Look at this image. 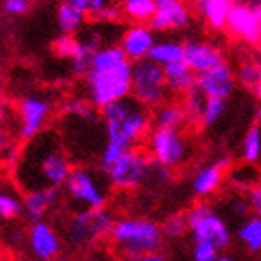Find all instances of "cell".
Wrapping results in <instances>:
<instances>
[{"instance_id":"obj_37","label":"cell","mask_w":261,"mask_h":261,"mask_svg":"<svg viewBox=\"0 0 261 261\" xmlns=\"http://www.w3.org/2000/svg\"><path fill=\"white\" fill-rule=\"evenodd\" d=\"M75 43H76V38H73V36H60V38L56 39L55 49L60 56L71 58L73 50H75Z\"/></svg>"},{"instance_id":"obj_46","label":"cell","mask_w":261,"mask_h":261,"mask_svg":"<svg viewBox=\"0 0 261 261\" xmlns=\"http://www.w3.org/2000/svg\"><path fill=\"white\" fill-rule=\"evenodd\" d=\"M256 95H257V99H259V103H261V84L256 88Z\"/></svg>"},{"instance_id":"obj_18","label":"cell","mask_w":261,"mask_h":261,"mask_svg":"<svg viewBox=\"0 0 261 261\" xmlns=\"http://www.w3.org/2000/svg\"><path fill=\"white\" fill-rule=\"evenodd\" d=\"M185 62L196 75L207 73L209 69L217 67V65L224 64V55L222 50L218 49L217 45L209 43V41H187L185 43Z\"/></svg>"},{"instance_id":"obj_8","label":"cell","mask_w":261,"mask_h":261,"mask_svg":"<svg viewBox=\"0 0 261 261\" xmlns=\"http://www.w3.org/2000/svg\"><path fill=\"white\" fill-rule=\"evenodd\" d=\"M166 95H168V86L164 79V67L151 62L149 58L133 64L130 97L147 109H157L164 105Z\"/></svg>"},{"instance_id":"obj_30","label":"cell","mask_w":261,"mask_h":261,"mask_svg":"<svg viewBox=\"0 0 261 261\" xmlns=\"http://www.w3.org/2000/svg\"><path fill=\"white\" fill-rule=\"evenodd\" d=\"M155 8H157V0H125L121 4V11L123 15L129 17L130 21H151V17L155 15Z\"/></svg>"},{"instance_id":"obj_22","label":"cell","mask_w":261,"mask_h":261,"mask_svg":"<svg viewBox=\"0 0 261 261\" xmlns=\"http://www.w3.org/2000/svg\"><path fill=\"white\" fill-rule=\"evenodd\" d=\"M151 123L155 129L183 130V127L189 123V116L181 103H164L151 114Z\"/></svg>"},{"instance_id":"obj_25","label":"cell","mask_w":261,"mask_h":261,"mask_svg":"<svg viewBox=\"0 0 261 261\" xmlns=\"http://www.w3.org/2000/svg\"><path fill=\"white\" fill-rule=\"evenodd\" d=\"M183 56H185V43L174 41V39H163L155 43L149 60L159 64L161 67H168L183 62Z\"/></svg>"},{"instance_id":"obj_11","label":"cell","mask_w":261,"mask_h":261,"mask_svg":"<svg viewBox=\"0 0 261 261\" xmlns=\"http://www.w3.org/2000/svg\"><path fill=\"white\" fill-rule=\"evenodd\" d=\"M226 30L246 43L261 41V4L233 2L229 10Z\"/></svg>"},{"instance_id":"obj_6","label":"cell","mask_w":261,"mask_h":261,"mask_svg":"<svg viewBox=\"0 0 261 261\" xmlns=\"http://www.w3.org/2000/svg\"><path fill=\"white\" fill-rule=\"evenodd\" d=\"M189 231L194 243H209L218 250H226L231 243L228 222L209 203H196L185 213Z\"/></svg>"},{"instance_id":"obj_24","label":"cell","mask_w":261,"mask_h":261,"mask_svg":"<svg viewBox=\"0 0 261 261\" xmlns=\"http://www.w3.org/2000/svg\"><path fill=\"white\" fill-rule=\"evenodd\" d=\"M164 79H166V86H168V92L174 93H189L191 90L196 88V81H198V75L194 71L185 64V62H179V64L168 65L164 67Z\"/></svg>"},{"instance_id":"obj_49","label":"cell","mask_w":261,"mask_h":261,"mask_svg":"<svg viewBox=\"0 0 261 261\" xmlns=\"http://www.w3.org/2000/svg\"><path fill=\"white\" fill-rule=\"evenodd\" d=\"M8 261H19V259H8Z\"/></svg>"},{"instance_id":"obj_20","label":"cell","mask_w":261,"mask_h":261,"mask_svg":"<svg viewBox=\"0 0 261 261\" xmlns=\"http://www.w3.org/2000/svg\"><path fill=\"white\" fill-rule=\"evenodd\" d=\"M88 15H90V0H67L58 4L56 22L62 36H73L79 32Z\"/></svg>"},{"instance_id":"obj_41","label":"cell","mask_w":261,"mask_h":261,"mask_svg":"<svg viewBox=\"0 0 261 261\" xmlns=\"http://www.w3.org/2000/svg\"><path fill=\"white\" fill-rule=\"evenodd\" d=\"M129 261H170V257L164 254V252H153V254H147V256L135 257V259Z\"/></svg>"},{"instance_id":"obj_26","label":"cell","mask_w":261,"mask_h":261,"mask_svg":"<svg viewBox=\"0 0 261 261\" xmlns=\"http://www.w3.org/2000/svg\"><path fill=\"white\" fill-rule=\"evenodd\" d=\"M226 175H228L229 185L239 192H250L261 181V172L257 170V166L248 163H243L239 166H231Z\"/></svg>"},{"instance_id":"obj_27","label":"cell","mask_w":261,"mask_h":261,"mask_svg":"<svg viewBox=\"0 0 261 261\" xmlns=\"http://www.w3.org/2000/svg\"><path fill=\"white\" fill-rule=\"evenodd\" d=\"M237 239L246 250L252 254L261 252V218L259 217H248L245 222L241 224L237 229Z\"/></svg>"},{"instance_id":"obj_1","label":"cell","mask_w":261,"mask_h":261,"mask_svg":"<svg viewBox=\"0 0 261 261\" xmlns=\"http://www.w3.org/2000/svg\"><path fill=\"white\" fill-rule=\"evenodd\" d=\"M73 164L60 136L43 130L28 140L15 164V183L24 192L60 189L69 177Z\"/></svg>"},{"instance_id":"obj_13","label":"cell","mask_w":261,"mask_h":261,"mask_svg":"<svg viewBox=\"0 0 261 261\" xmlns=\"http://www.w3.org/2000/svg\"><path fill=\"white\" fill-rule=\"evenodd\" d=\"M192 21L191 8L179 0H157L155 15L147 22L153 32H166V30H179L189 27Z\"/></svg>"},{"instance_id":"obj_39","label":"cell","mask_w":261,"mask_h":261,"mask_svg":"<svg viewBox=\"0 0 261 261\" xmlns=\"http://www.w3.org/2000/svg\"><path fill=\"white\" fill-rule=\"evenodd\" d=\"M246 200H248V207H250L252 215L261 218V181L248 192Z\"/></svg>"},{"instance_id":"obj_48","label":"cell","mask_w":261,"mask_h":261,"mask_svg":"<svg viewBox=\"0 0 261 261\" xmlns=\"http://www.w3.org/2000/svg\"><path fill=\"white\" fill-rule=\"evenodd\" d=\"M0 261H4V257H2V256H0Z\"/></svg>"},{"instance_id":"obj_28","label":"cell","mask_w":261,"mask_h":261,"mask_svg":"<svg viewBox=\"0 0 261 261\" xmlns=\"http://www.w3.org/2000/svg\"><path fill=\"white\" fill-rule=\"evenodd\" d=\"M241 157L248 164H257L261 161V125L252 123L243 136Z\"/></svg>"},{"instance_id":"obj_7","label":"cell","mask_w":261,"mask_h":261,"mask_svg":"<svg viewBox=\"0 0 261 261\" xmlns=\"http://www.w3.org/2000/svg\"><path fill=\"white\" fill-rule=\"evenodd\" d=\"M114 218L107 209H93V211H79L71 217L65 228V241L76 248H88L97 245L99 241L110 237Z\"/></svg>"},{"instance_id":"obj_23","label":"cell","mask_w":261,"mask_h":261,"mask_svg":"<svg viewBox=\"0 0 261 261\" xmlns=\"http://www.w3.org/2000/svg\"><path fill=\"white\" fill-rule=\"evenodd\" d=\"M233 2L229 0H200L196 2V10L205 21V24L213 30H222L228 24L229 10Z\"/></svg>"},{"instance_id":"obj_10","label":"cell","mask_w":261,"mask_h":261,"mask_svg":"<svg viewBox=\"0 0 261 261\" xmlns=\"http://www.w3.org/2000/svg\"><path fill=\"white\" fill-rule=\"evenodd\" d=\"M147 149L151 161L164 170L177 168L189 159V142L183 130L155 129L149 130Z\"/></svg>"},{"instance_id":"obj_43","label":"cell","mask_w":261,"mask_h":261,"mask_svg":"<svg viewBox=\"0 0 261 261\" xmlns=\"http://www.w3.org/2000/svg\"><path fill=\"white\" fill-rule=\"evenodd\" d=\"M4 101H6V93H4L2 84H0V114H2V110H4Z\"/></svg>"},{"instance_id":"obj_2","label":"cell","mask_w":261,"mask_h":261,"mask_svg":"<svg viewBox=\"0 0 261 261\" xmlns=\"http://www.w3.org/2000/svg\"><path fill=\"white\" fill-rule=\"evenodd\" d=\"M105 125V146L99 155L101 168L107 170L118 159L135 149V146L147 135L151 125V112L136 99L125 97L101 110Z\"/></svg>"},{"instance_id":"obj_14","label":"cell","mask_w":261,"mask_h":261,"mask_svg":"<svg viewBox=\"0 0 261 261\" xmlns=\"http://www.w3.org/2000/svg\"><path fill=\"white\" fill-rule=\"evenodd\" d=\"M235 84H237V76L228 62L213 67L207 73L198 75V81H196V88L205 97L224 99V101L233 93Z\"/></svg>"},{"instance_id":"obj_15","label":"cell","mask_w":261,"mask_h":261,"mask_svg":"<svg viewBox=\"0 0 261 261\" xmlns=\"http://www.w3.org/2000/svg\"><path fill=\"white\" fill-rule=\"evenodd\" d=\"M28 248L39 261H53L62 252V239L49 222H34L28 231Z\"/></svg>"},{"instance_id":"obj_5","label":"cell","mask_w":261,"mask_h":261,"mask_svg":"<svg viewBox=\"0 0 261 261\" xmlns=\"http://www.w3.org/2000/svg\"><path fill=\"white\" fill-rule=\"evenodd\" d=\"M109 179L105 172L79 164L73 166L69 177L65 181L64 191L71 207L79 211H93V209H105L109 200Z\"/></svg>"},{"instance_id":"obj_17","label":"cell","mask_w":261,"mask_h":261,"mask_svg":"<svg viewBox=\"0 0 261 261\" xmlns=\"http://www.w3.org/2000/svg\"><path fill=\"white\" fill-rule=\"evenodd\" d=\"M229 168H231L229 157H220L209 164H203L200 170H196L194 177H192V192L200 198H205L218 191Z\"/></svg>"},{"instance_id":"obj_47","label":"cell","mask_w":261,"mask_h":261,"mask_svg":"<svg viewBox=\"0 0 261 261\" xmlns=\"http://www.w3.org/2000/svg\"><path fill=\"white\" fill-rule=\"evenodd\" d=\"M257 118H259V120H261V103L257 105Z\"/></svg>"},{"instance_id":"obj_19","label":"cell","mask_w":261,"mask_h":261,"mask_svg":"<svg viewBox=\"0 0 261 261\" xmlns=\"http://www.w3.org/2000/svg\"><path fill=\"white\" fill-rule=\"evenodd\" d=\"M62 200L60 189H39L22 194V213L32 222H41Z\"/></svg>"},{"instance_id":"obj_31","label":"cell","mask_w":261,"mask_h":261,"mask_svg":"<svg viewBox=\"0 0 261 261\" xmlns=\"http://www.w3.org/2000/svg\"><path fill=\"white\" fill-rule=\"evenodd\" d=\"M237 76V82L241 86L248 88V90H254L261 84V62L256 60H246L239 65V69L235 73Z\"/></svg>"},{"instance_id":"obj_44","label":"cell","mask_w":261,"mask_h":261,"mask_svg":"<svg viewBox=\"0 0 261 261\" xmlns=\"http://www.w3.org/2000/svg\"><path fill=\"white\" fill-rule=\"evenodd\" d=\"M217 261H237L233 256H229V254H220V256L217 257Z\"/></svg>"},{"instance_id":"obj_21","label":"cell","mask_w":261,"mask_h":261,"mask_svg":"<svg viewBox=\"0 0 261 261\" xmlns=\"http://www.w3.org/2000/svg\"><path fill=\"white\" fill-rule=\"evenodd\" d=\"M103 39L97 32H86L82 38H76L75 50L71 55V67H73V73L79 76H86L92 69V60L93 55L97 53L99 49H103Z\"/></svg>"},{"instance_id":"obj_3","label":"cell","mask_w":261,"mask_h":261,"mask_svg":"<svg viewBox=\"0 0 261 261\" xmlns=\"http://www.w3.org/2000/svg\"><path fill=\"white\" fill-rule=\"evenodd\" d=\"M133 64L120 45H105L93 55L92 69L86 75L90 103L103 110L121 99L130 97Z\"/></svg>"},{"instance_id":"obj_45","label":"cell","mask_w":261,"mask_h":261,"mask_svg":"<svg viewBox=\"0 0 261 261\" xmlns=\"http://www.w3.org/2000/svg\"><path fill=\"white\" fill-rule=\"evenodd\" d=\"M4 147H6V136L2 135V133H0V151H2Z\"/></svg>"},{"instance_id":"obj_4","label":"cell","mask_w":261,"mask_h":261,"mask_svg":"<svg viewBox=\"0 0 261 261\" xmlns=\"http://www.w3.org/2000/svg\"><path fill=\"white\" fill-rule=\"evenodd\" d=\"M163 237L161 224L151 218L123 217L114 222L109 239L116 250L129 261L153 252H161Z\"/></svg>"},{"instance_id":"obj_42","label":"cell","mask_w":261,"mask_h":261,"mask_svg":"<svg viewBox=\"0 0 261 261\" xmlns=\"http://www.w3.org/2000/svg\"><path fill=\"white\" fill-rule=\"evenodd\" d=\"M79 261H114V259L109 256H103V254H90V256H84Z\"/></svg>"},{"instance_id":"obj_35","label":"cell","mask_w":261,"mask_h":261,"mask_svg":"<svg viewBox=\"0 0 261 261\" xmlns=\"http://www.w3.org/2000/svg\"><path fill=\"white\" fill-rule=\"evenodd\" d=\"M203 103H205V95H203L198 88H194V90H191V92L187 93L183 107H185V110H187L189 121H198V123H200Z\"/></svg>"},{"instance_id":"obj_32","label":"cell","mask_w":261,"mask_h":261,"mask_svg":"<svg viewBox=\"0 0 261 261\" xmlns=\"http://www.w3.org/2000/svg\"><path fill=\"white\" fill-rule=\"evenodd\" d=\"M90 15L103 22H118L123 17L121 8L109 4L105 0H90Z\"/></svg>"},{"instance_id":"obj_36","label":"cell","mask_w":261,"mask_h":261,"mask_svg":"<svg viewBox=\"0 0 261 261\" xmlns=\"http://www.w3.org/2000/svg\"><path fill=\"white\" fill-rule=\"evenodd\" d=\"M220 250L209 243H194L192 246V261H217Z\"/></svg>"},{"instance_id":"obj_38","label":"cell","mask_w":261,"mask_h":261,"mask_svg":"<svg viewBox=\"0 0 261 261\" xmlns=\"http://www.w3.org/2000/svg\"><path fill=\"white\" fill-rule=\"evenodd\" d=\"M2 10L8 15H24L30 10V4H28L27 0H6L4 4H2Z\"/></svg>"},{"instance_id":"obj_29","label":"cell","mask_w":261,"mask_h":261,"mask_svg":"<svg viewBox=\"0 0 261 261\" xmlns=\"http://www.w3.org/2000/svg\"><path fill=\"white\" fill-rule=\"evenodd\" d=\"M22 215V196L11 185H0V220H11Z\"/></svg>"},{"instance_id":"obj_34","label":"cell","mask_w":261,"mask_h":261,"mask_svg":"<svg viewBox=\"0 0 261 261\" xmlns=\"http://www.w3.org/2000/svg\"><path fill=\"white\" fill-rule=\"evenodd\" d=\"M161 229H163L164 237H170V239L183 237V235L189 231L187 217L185 215H170V217L161 224Z\"/></svg>"},{"instance_id":"obj_33","label":"cell","mask_w":261,"mask_h":261,"mask_svg":"<svg viewBox=\"0 0 261 261\" xmlns=\"http://www.w3.org/2000/svg\"><path fill=\"white\" fill-rule=\"evenodd\" d=\"M224 114H226V101H224V99L205 97L200 123L203 127H213L215 123L220 121V118H222Z\"/></svg>"},{"instance_id":"obj_40","label":"cell","mask_w":261,"mask_h":261,"mask_svg":"<svg viewBox=\"0 0 261 261\" xmlns=\"http://www.w3.org/2000/svg\"><path fill=\"white\" fill-rule=\"evenodd\" d=\"M231 209H233L235 215H246V213L250 211V207H248V200L243 198V196H235L233 200H231Z\"/></svg>"},{"instance_id":"obj_16","label":"cell","mask_w":261,"mask_h":261,"mask_svg":"<svg viewBox=\"0 0 261 261\" xmlns=\"http://www.w3.org/2000/svg\"><path fill=\"white\" fill-rule=\"evenodd\" d=\"M155 32H153L149 24H130L125 32L121 34V50L125 53L127 60L133 62H142L147 60L151 55L153 47H155Z\"/></svg>"},{"instance_id":"obj_9","label":"cell","mask_w":261,"mask_h":261,"mask_svg":"<svg viewBox=\"0 0 261 261\" xmlns=\"http://www.w3.org/2000/svg\"><path fill=\"white\" fill-rule=\"evenodd\" d=\"M110 187L120 191H133L147 181L151 174V159L140 149H129L114 164L103 170Z\"/></svg>"},{"instance_id":"obj_12","label":"cell","mask_w":261,"mask_h":261,"mask_svg":"<svg viewBox=\"0 0 261 261\" xmlns=\"http://www.w3.org/2000/svg\"><path fill=\"white\" fill-rule=\"evenodd\" d=\"M50 116V103L49 99L41 95H27L19 103V120H21V138L24 142L32 140L34 136L43 133L47 120Z\"/></svg>"}]
</instances>
